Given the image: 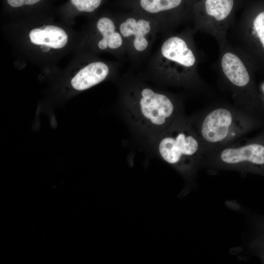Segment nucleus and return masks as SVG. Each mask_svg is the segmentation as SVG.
Listing matches in <instances>:
<instances>
[{
  "mask_svg": "<svg viewBox=\"0 0 264 264\" xmlns=\"http://www.w3.org/2000/svg\"><path fill=\"white\" fill-rule=\"evenodd\" d=\"M158 136L159 154L180 173L193 176L202 166L203 145L190 119L183 114Z\"/></svg>",
  "mask_w": 264,
  "mask_h": 264,
  "instance_id": "20e7f679",
  "label": "nucleus"
},
{
  "mask_svg": "<svg viewBox=\"0 0 264 264\" xmlns=\"http://www.w3.org/2000/svg\"><path fill=\"white\" fill-rule=\"evenodd\" d=\"M123 97L129 119L146 133L159 134L183 114L176 97L144 84H131Z\"/></svg>",
  "mask_w": 264,
  "mask_h": 264,
  "instance_id": "f03ea898",
  "label": "nucleus"
},
{
  "mask_svg": "<svg viewBox=\"0 0 264 264\" xmlns=\"http://www.w3.org/2000/svg\"><path fill=\"white\" fill-rule=\"evenodd\" d=\"M257 226L261 233L264 234V218L261 219L260 221L257 223Z\"/></svg>",
  "mask_w": 264,
  "mask_h": 264,
  "instance_id": "f3484780",
  "label": "nucleus"
},
{
  "mask_svg": "<svg viewBox=\"0 0 264 264\" xmlns=\"http://www.w3.org/2000/svg\"><path fill=\"white\" fill-rule=\"evenodd\" d=\"M116 22L124 40L127 53L134 59L148 53L156 34L161 29L154 20L132 10L119 16Z\"/></svg>",
  "mask_w": 264,
  "mask_h": 264,
  "instance_id": "6e6552de",
  "label": "nucleus"
},
{
  "mask_svg": "<svg viewBox=\"0 0 264 264\" xmlns=\"http://www.w3.org/2000/svg\"><path fill=\"white\" fill-rule=\"evenodd\" d=\"M236 33L239 44L237 48L241 49L255 43L264 50V10L257 13L252 19L242 16L237 23Z\"/></svg>",
  "mask_w": 264,
  "mask_h": 264,
  "instance_id": "9d476101",
  "label": "nucleus"
},
{
  "mask_svg": "<svg viewBox=\"0 0 264 264\" xmlns=\"http://www.w3.org/2000/svg\"><path fill=\"white\" fill-rule=\"evenodd\" d=\"M96 27L100 35L97 44L99 49L113 50L119 54L127 53L125 43L119 31L116 21L103 17L97 21Z\"/></svg>",
  "mask_w": 264,
  "mask_h": 264,
  "instance_id": "9b49d317",
  "label": "nucleus"
},
{
  "mask_svg": "<svg viewBox=\"0 0 264 264\" xmlns=\"http://www.w3.org/2000/svg\"><path fill=\"white\" fill-rule=\"evenodd\" d=\"M205 153L228 145L262 125L256 114L237 106L217 105L189 118Z\"/></svg>",
  "mask_w": 264,
  "mask_h": 264,
  "instance_id": "7ed1b4c3",
  "label": "nucleus"
},
{
  "mask_svg": "<svg viewBox=\"0 0 264 264\" xmlns=\"http://www.w3.org/2000/svg\"><path fill=\"white\" fill-rule=\"evenodd\" d=\"M132 11L155 21L161 29L175 26L190 18V0H131Z\"/></svg>",
  "mask_w": 264,
  "mask_h": 264,
  "instance_id": "1a4fd4ad",
  "label": "nucleus"
},
{
  "mask_svg": "<svg viewBox=\"0 0 264 264\" xmlns=\"http://www.w3.org/2000/svg\"><path fill=\"white\" fill-rule=\"evenodd\" d=\"M110 72L107 64L101 61L92 62L77 73L71 81V86L78 91L88 89L105 80Z\"/></svg>",
  "mask_w": 264,
  "mask_h": 264,
  "instance_id": "f8f14e48",
  "label": "nucleus"
},
{
  "mask_svg": "<svg viewBox=\"0 0 264 264\" xmlns=\"http://www.w3.org/2000/svg\"><path fill=\"white\" fill-rule=\"evenodd\" d=\"M203 165L264 176V132L242 143L235 142L205 153Z\"/></svg>",
  "mask_w": 264,
  "mask_h": 264,
  "instance_id": "423d86ee",
  "label": "nucleus"
},
{
  "mask_svg": "<svg viewBox=\"0 0 264 264\" xmlns=\"http://www.w3.org/2000/svg\"><path fill=\"white\" fill-rule=\"evenodd\" d=\"M71 1L78 11L90 13L100 5L102 0H71Z\"/></svg>",
  "mask_w": 264,
  "mask_h": 264,
  "instance_id": "4468645a",
  "label": "nucleus"
},
{
  "mask_svg": "<svg viewBox=\"0 0 264 264\" xmlns=\"http://www.w3.org/2000/svg\"><path fill=\"white\" fill-rule=\"evenodd\" d=\"M219 47L220 70L230 88L236 105L257 115L261 114L264 105L253 87L243 52L228 42Z\"/></svg>",
  "mask_w": 264,
  "mask_h": 264,
  "instance_id": "39448f33",
  "label": "nucleus"
},
{
  "mask_svg": "<svg viewBox=\"0 0 264 264\" xmlns=\"http://www.w3.org/2000/svg\"><path fill=\"white\" fill-rule=\"evenodd\" d=\"M193 33L194 30H185L164 40L149 64V69L155 77L171 86L204 88L198 71L199 58Z\"/></svg>",
  "mask_w": 264,
  "mask_h": 264,
  "instance_id": "f257e3e1",
  "label": "nucleus"
},
{
  "mask_svg": "<svg viewBox=\"0 0 264 264\" xmlns=\"http://www.w3.org/2000/svg\"><path fill=\"white\" fill-rule=\"evenodd\" d=\"M252 251L264 263V234H261L254 238L250 245Z\"/></svg>",
  "mask_w": 264,
  "mask_h": 264,
  "instance_id": "2eb2a0df",
  "label": "nucleus"
},
{
  "mask_svg": "<svg viewBox=\"0 0 264 264\" xmlns=\"http://www.w3.org/2000/svg\"><path fill=\"white\" fill-rule=\"evenodd\" d=\"M201 0H190V2L192 6L193 4L195 2L201 1Z\"/></svg>",
  "mask_w": 264,
  "mask_h": 264,
  "instance_id": "a211bd4d",
  "label": "nucleus"
},
{
  "mask_svg": "<svg viewBox=\"0 0 264 264\" xmlns=\"http://www.w3.org/2000/svg\"><path fill=\"white\" fill-rule=\"evenodd\" d=\"M41 0H7L8 4L13 7H18L25 5H32Z\"/></svg>",
  "mask_w": 264,
  "mask_h": 264,
  "instance_id": "dca6fc26",
  "label": "nucleus"
},
{
  "mask_svg": "<svg viewBox=\"0 0 264 264\" xmlns=\"http://www.w3.org/2000/svg\"><path fill=\"white\" fill-rule=\"evenodd\" d=\"M29 36L31 42L35 44L45 45L55 49L64 47L68 41L66 32L55 25L33 29L30 32Z\"/></svg>",
  "mask_w": 264,
  "mask_h": 264,
  "instance_id": "ddd939ff",
  "label": "nucleus"
},
{
  "mask_svg": "<svg viewBox=\"0 0 264 264\" xmlns=\"http://www.w3.org/2000/svg\"><path fill=\"white\" fill-rule=\"evenodd\" d=\"M240 0H203L193 4L190 18L194 29L210 34L219 45L227 42V35L232 25Z\"/></svg>",
  "mask_w": 264,
  "mask_h": 264,
  "instance_id": "0eeeda50",
  "label": "nucleus"
}]
</instances>
